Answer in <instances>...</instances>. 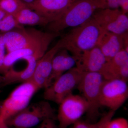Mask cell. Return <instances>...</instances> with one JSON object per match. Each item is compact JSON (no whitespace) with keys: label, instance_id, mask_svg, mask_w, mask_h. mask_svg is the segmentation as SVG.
<instances>
[{"label":"cell","instance_id":"6da1fadb","mask_svg":"<svg viewBox=\"0 0 128 128\" xmlns=\"http://www.w3.org/2000/svg\"><path fill=\"white\" fill-rule=\"evenodd\" d=\"M104 31L92 17L78 26L72 28L58 41L60 49H64L74 57L96 46Z\"/></svg>","mask_w":128,"mask_h":128},{"label":"cell","instance_id":"7a4b0ae2","mask_svg":"<svg viewBox=\"0 0 128 128\" xmlns=\"http://www.w3.org/2000/svg\"><path fill=\"white\" fill-rule=\"evenodd\" d=\"M99 9L100 0H72L62 16L47 25L48 31L60 33L68 28L78 26L91 18Z\"/></svg>","mask_w":128,"mask_h":128},{"label":"cell","instance_id":"3957f363","mask_svg":"<svg viewBox=\"0 0 128 128\" xmlns=\"http://www.w3.org/2000/svg\"><path fill=\"white\" fill-rule=\"evenodd\" d=\"M54 108L47 101L28 105L13 116L5 121L8 126L16 128H30L48 118L56 119Z\"/></svg>","mask_w":128,"mask_h":128},{"label":"cell","instance_id":"277c9868","mask_svg":"<svg viewBox=\"0 0 128 128\" xmlns=\"http://www.w3.org/2000/svg\"><path fill=\"white\" fill-rule=\"evenodd\" d=\"M38 90L31 81L22 82L2 102L0 108V118L6 121L26 107Z\"/></svg>","mask_w":128,"mask_h":128},{"label":"cell","instance_id":"5b68a950","mask_svg":"<svg viewBox=\"0 0 128 128\" xmlns=\"http://www.w3.org/2000/svg\"><path fill=\"white\" fill-rule=\"evenodd\" d=\"M83 72L75 66L60 76L52 85L45 88L44 97L47 101L59 104L64 98L72 94L77 87Z\"/></svg>","mask_w":128,"mask_h":128},{"label":"cell","instance_id":"8992f818","mask_svg":"<svg viewBox=\"0 0 128 128\" xmlns=\"http://www.w3.org/2000/svg\"><path fill=\"white\" fill-rule=\"evenodd\" d=\"M57 118L60 128H67L80 120L87 112L89 105L82 96L71 94L59 104Z\"/></svg>","mask_w":128,"mask_h":128},{"label":"cell","instance_id":"52a82bcc","mask_svg":"<svg viewBox=\"0 0 128 128\" xmlns=\"http://www.w3.org/2000/svg\"><path fill=\"white\" fill-rule=\"evenodd\" d=\"M128 86L127 82L116 79L104 80L100 92L101 106L116 112L127 100Z\"/></svg>","mask_w":128,"mask_h":128},{"label":"cell","instance_id":"ba28073f","mask_svg":"<svg viewBox=\"0 0 128 128\" xmlns=\"http://www.w3.org/2000/svg\"><path fill=\"white\" fill-rule=\"evenodd\" d=\"M104 79L98 72H83L82 80L77 86L89 105L87 112L89 115L98 114L101 106L100 92Z\"/></svg>","mask_w":128,"mask_h":128},{"label":"cell","instance_id":"9c48e42d","mask_svg":"<svg viewBox=\"0 0 128 128\" xmlns=\"http://www.w3.org/2000/svg\"><path fill=\"white\" fill-rule=\"evenodd\" d=\"M59 34L50 32H43L41 36L25 48L8 53L3 62L2 74L4 75L17 61L24 57L38 52L45 53L49 46Z\"/></svg>","mask_w":128,"mask_h":128},{"label":"cell","instance_id":"30bf717a","mask_svg":"<svg viewBox=\"0 0 128 128\" xmlns=\"http://www.w3.org/2000/svg\"><path fill=\"white\" fill-rule=\"evenodd\" d=\"M92 17L104 32L119 34L128 32V16L119 9H98Z\"/></svg>","mask_w":128,"mask_h":128},{"label":"cell","instance_id":"8fae6325","mask_svg":"<svg viewBox=\"0 0 128 128\" xmlns=\"http://www.w3.org/2000/svg\"><path fill=\"white\" fill-rule=\"evenodd\" d=\"M42 31L23 27L2 34L7 53L25 48L41 36Z\"/></svg>","mask_w":128,"mask_h":128},{"label":"cell","instance_id":"7c38bea8","mask_svg":"<svg viewBox=\"0 0 128 128\" xmlns=\"http://www.w3.org/2000/svg\"><path fill=\"white\" fill-rule=\"evenodd\" d=\"M128 32L119 34L103 32L99 38L96 46L100 50L108 62L122 50L128 52Z\"/></svg>","mask_w":128,"mask_h":128},{"label":"cell","instance_id":"4fadbf2b","mask_svg":"<svg viewBox=\"0 0 128 128\" xmlns=\"http://www.w3.org/2000/svg\"><path fill=\"white\" fill-rule=\"evenodd\" d=\"M72 0H36L27 5L28 7L46 18L49 22L57 20L62 16Z\"/></svg>","mask_w":128,"mask_h":128},{"label":"cell","instance_id":"5bb4252c","mask_svg":"<svg viewBox=\"0 0 128 128\" xmlns=\"http://www.w3.org/2000/svg\"><path fill=\"white\" fill-rule=\"evenodd\" d=\"M100 73L105 80L118 79L128 82V52L124 49L105 63Z\"/></svg>","mask_w":128,"mask_h":128},{"label":"cell","instance_id":"9a60e30c","mask_svg":"<svg viewBox=\"0 0 128 128\" xmlns=\"http://www.w3.org/2000/svg\"><path fill=\"white\" fill-rule=\"evenodd\" d=\"M60 49L58 41L54 46L47 51L38 60L34 72L29 80L36 85L38 89H45L46 87L51 73L53 58Z\"/></svg>","mask_w":128,"mask_h":128},{"label":"cell","instance_id":"2e32d148","mask_svg":"<svg viewBox=\"0 0 128 128\" xmlns=\"http://www.w3.org/2000/svg\"><path fill=\"white\" fill-rule=\"evenodd\" d=\"M74 57L76 67L83 72L100 73L106 62L105 56L96 46Z\"/></svg>","mask_w":128,"mask_h":128},{"label":"cell","instance_id":"e0dca14e","mask_svg":"<svg viewBox=\"0 0 128 128\" xmlns=\"http://www.w3.org/2000/svg\"><path fill=\"white\" fill-rule=\"evenodd\" d=\"M76 66V59L68 50L60 49L54 56L52 69L46 88L52 84L64 73Z\"/></svg>","mask_w":128,"mask_h":128},{"label":"cell","instance_id":"ac0fdd59","mask_svg":"<svg viewBox=\"0 0 128 128\" xmlns=\"http://www.w3.org/2000/svg\"><path fill=\"white\" fill-rule=\"evenodd\" d=\"M44 55L42 53L39 52L24 57L26 60L27 63L23 68L18 71L9 70L3 75L4 86L29 81L32 76L38 60Z\"/></svg>","mask_w":128,"mask_h":128},{"label":"cell","instance_id":"d6986e66","mask_svg":"<svg viewBox=\"0 0 128 128\" xmlns=\"http://www.w3.org/2000/svg\"><path fill=\"white\" fill-rule=\"evenodd\" d=\"M14 16L18 22L22 26H47L49 24L46 18L28 6L22 9Z\"/></svg>","mask_w":128,"mask_h":128},{"label":"cell","instance_id":"ffe728a7","mask_svg":"<svg viewBox=\"0 0 128 128\" xmlns=\"http://www.w3.org/2000/svg\"><path fill=\"white\" fill-rule=\"evenodd\" d=\"M115 112L110 110L103 116L104 128H128V121L124 118L112 120Z\"/></svg>","mask_w":128,"mask_h":128},{"label":"cell","instance_id":"44dd1931","mask_svg":"<svg viewBox=\"0 0 128 128\" xmlns=\"http://www.w3.org/2000/svg\"><path fill=\"white\" fill-rule=\"evenodd\" d=\"M27 6L20 0H0V8L6 14L14 16Z\"/></svg>","mask_w":128,"mask_h":128},{"label":"cell","instance_id":"7402d4cb","mask_svg":"<svg viewBox=\"0 0 128 128\" xmlns=\"http://www.w3.org/2000/svg\"><path fill=\"white\" fill-rule=\"evenodd\" d=\"M24 26L20 25L13 15L6 14L0 20V34H3Z\"/></svg>","mask_w":128,"mask_h":128},{"label":"cell","instance_id":"603a6c76","mask_svg":"<svg viewBox=\"0 0 128 128\" xmlns=\"http://www.w3.org/2000/svg\"><path fill=\"white\" fill-rule=\"evenodd\" d=\"M120 0H100V9H118Z\"/></svg>","mask_w":128,"mask_h":128},{"label":"cell","instance_id":"cb8c5ba5","mask_svg":"<svg viewBox=\"0 0 128 128\" xmlns=\"http://www.w3.org/2000/svg\"><path fill=\"white\" fill-rule=\"evenodd\" d=\"M6 48L2 34H0V74H2L3 62L6 56Z\"/></svg>","mask_w":128,"mask_h":128},{"label":"cell","instance_id":"d4e9b609","mask_svg":"<svg viewBox=\"0 0 128 128\" xmlns=\"http://www.w3.org/2000/svg\"><path fill=\"white\" fill-rule=\"evenodd\" d=\"M54 120L52 118L45 120L41 123L38 128H58Z\"/></svg>","mask_w":128,"mask_h":128},{"label":"cell","instance_id":"484cf974","mask_svg":"<svg viewBox=\"0 0 128 128\" xmlns=\"http://www.w3.org/2000/svg\"><path fill=\"white\" fill-rule=\"evenodd\" d=\"M72 128H97V124H91L79 120L74 124Z\"/></svg>","mask_w":128,"mask_h":128},{"label":"cell","instance_id":"4316f807","mask_svg":"<svg viewBox=\"0 0 128 128\" xmlns=\"http://www.w3.org/2000/svg\"><path fill=\"white\" fill-rule=\"evenodd\" d=\"M120 8L121 11L125 14L128 12V0H120Z\"/></svg>","mask_w":128,"mask_h":128},{"label":"cell","instance_id":"83f0119b","mask_svg":"<svg viewBox=\"0 0 128 128\" xmlns=\"http://www.w3.org/2000/svg\"><path fill=\"white\" fill-rule=\"evenodd\" d=\"M0 128H9L5 121L0 118Z\"/></svg>","mask_w":128,"mask_h":128},{"label":"cell","instance_id":"f1b7e54d","mask_svg":"<svg viewBox=\"0 0 128 128\" xmlns=\"http://www.w3.org/2000/svg\"><path fill=\"white\" fill-rule=\"evenodd\" d=\"M96 124L97 128H104L103 121L102 118Z\"/></svg>","mask_w":128,"mask_h":128},{"label":"cell","instance_id":"f546056e","mask_svg":"<svg viewBox=\"0 0 128 128\" xmlns=\"http://www.w3.org/2000/svg\"><path fill=\"white\" fill-rule=\"evenodd\" d=\"M24 3L26 4V5L30 4L34 2L36 0H20Z\"/></svg>","mask_w":128,"mask_h":128},{"label":"cell","instance_id":"4dcf8cb0","mask_svg":"<svg viewBox=\"0 0 128 128\" xmlns=\"http://www.w3.org/2000/svg\"><path fill=\"white\" fill-rule=\"evenodd\" d=\"M4 76L3 75L0 74V87L4 86Z\"/></svg>","mask_w":128,"mask_h":128},{"label":"cell","instance_id":"1f68e13d","mask_svg":"<svg viewBox=\"0 0 128 128\" xmlns=\"http://www.w3.org/2000/svg\"><path fill=\"white\" fill-rule=\"evenodd\" d=\"M6 14L2 10V9L0 8V20L2 19Z\"/></svg>","mask_w":128,"mask_h":128}]
</instances>
